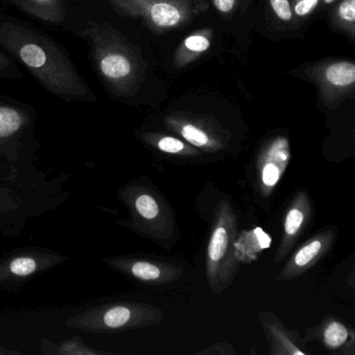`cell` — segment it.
<instances>
[{"label": "cell", "mask_w": 355, "mask_h": 355, "mask_svg": "<svg viewBox=\"0 0 355 355\" xmlns=\"http://www.w3.org/2000/svg\"><path fill=\"white\" fill-rule=\"evenodd\" d=\"M145 140L161 153L182 157H200L201 151L180 139L164 135L147 134Z\"/></svg>", "instance_id": "17"}, {"label": "cell", "mask_w": 355, "mask_h": 355, "mask_svg": "<svg viewBox=\"0 0 355 355\" xmlns=\"http://www.w3.org/2000/svg\"><path fill=\"white\" fill-rule=\"evenodd\" d=\"M259 321L273 355H306L298 334L288 329L273 313H259Z\"/></svg>", "instance_id": "9"}, {"label": "cell", "mask_w": 355, "mask_h": 355, "mask_svg": "<svg viewBox=\"0 0 355 355\" xmlns=\"http://www.w3.org/2000/svg\"><path fill=\"white\" fill-rule=\"evenodd\" d=\"M336 236L338 230L334 226H328L320 230L295 251L275 278V282H291L306 273L331 250Z\"/></svg>", "instance_id": "7"}, {"label": "cell", "mask_w": 355, "mask_h": 355, "mask_svg": "<svg viewBox=\"0 0 355 355\" xmlns=\"http://www.w3.org/2000/svg\"><path fill=\"white\" fill-rule=\"evenodd\" d=\"M290 140L277 136L261 146L257 159V189L263 197H269L279 184L290 164Z\"/></svg>", "instance_id": "6"}, {"label": "cell", "mask_w": 355, "mask_h": 355, "mask_svg": "<svg viewBox=\"0 0 355 355\" xmlns=\"http://www.w3.org/2000/svg\"><path fill=\"white\" fill-rule=\"evenodd\" d=\"M21 11L36 19L51 24H61L67 20V7L64 0H9Z\"/></svg>", "instance_id": "12"}, {"label": "cell", "mask_w": 355, "mask_h": 355, "mask_svg": "<svg viewBox=\"0 0 355 355\" xmlns=\"http://www.w3.org/2000/svg\"><path fill=\"white\" fill-rule=\"evenodd\" d=\"M315 338L321 340L322 344L334 352L351 354L354 351V334L352 330L338 320L327 317L313 330Z\"/></svg>", "instance_id": "11"}, {"label": "cell", "mask_w": 355, "mask_h": 355, "mask_svg": "<svg viewBox=\"0 0 355 355\" xmlns=\"http://www.w3.org/2000/svg\"><path fill=\"white\" fill-rule=\"evenodd\" d=\"M313 217V205L309 193L299 190L295 193L286 209L282 240L276 250L274 263H282L294 248Z\"/></svg>", "instance_id": "8"}, {"label": "cell", "mask_w": 355, "mask_h": 355, "mask_svg": "<svg viewBox=\"0 0 355 355\" xmlns=\"http://www.w3.org/2000/svg\"><path fill=\"white\" fill-rule=\"evenodd\" d=\"M10 269L15 275L28 276L36 271L37 263L32 257H18L12 261Z\"/></svg>", "instance_id": "21"}, {"label": "cell", "mask_w": 355, "mask_h": 355, "mask_svg": "<svg viewBox=\"0 0 355 355\" xmlns=\"http://www.w3.org/2000/svg\"><path fill=\"white\" fill-rule=\"evenodd\" d=\"M22 78L24 73L16 65L15 62L3 49H0V78L20 80Z\"/></svg>", "instance_id": "20"}, {"label": "cell", "mask_w": 355, "mask_h": 355, "mask_svg": "<svg viewBox=\"0 0 355 355\" xmlns=\"http://www.w3.org/2000/svg\"><path fill=\"white\" fill-rule=\"evenodd\" d=\"M83 37L90 49L95 72L107 90L118 96L136 92L141 78V62L134 47L105 22L88 20Z\"/></svg>", "instance_id": "2"}, {"label": "cell", "mask_w": 355, "mask_h": 355, "mask_svg": "<svg viewBox=\"0 0 355 355\" xmlns=\"http://www.w3.org/2000/svg\"><path fill=\"white\" fill-rule=\"evenodd\" d=\"M251 0H243V3H244V7H243V10L246 9L248 7L249 3H250Z\"/></svg>", "instance_id": "26"}, {"label": "cell", "mask_w": 355, "mask_h": 355, "mask_svg": "<svg viewBox=\"0 0 355 355\" xmlns=\"http://www.w3.org/2000/svg\"><path fill=\"white\" fill-rule=\"evenodd\" d=\"M239 1L240 0H213L216 9L223 15L232 13L236 10V6L239 5Z\"/></svg>", "instance_id": "25"}, {"label": "cell", "mask_w": 355, "mask_h": 355, "mask_svg": "<svg viewBox=\"0 0 355 355\" xmlns=\"http://www.w3.org/2000/svg\"><path fill=\"white\" fill-rule=\"evenodd\" d=\"M116 13L142 19L155 31L180 28L207 8L203 0H109Z\"/></svg>", "instance_id": "4"}, {"label": "cell", "mask_w": 355, "mask_h": 355, "mask_svg": "<svg viewBox=\"0 0 355 355\" xmlns=\"http://www.w3.org/2000/svg\"><path fill=\"white\" fill-rule=\"evenodd\" d=\"M211 46V37L205 34H194L182 42L180 51L176 55V63L184 66L192 59L205 53Z\"/></svg>", "instance_id": "18"}, {"label": "cell", "mask_w": 355, "mask_h": 355, "mask_svg": "<svg viewBox=\"0 0 355 355\" xmlns=\"http://www.w3.org/2000/svg\"><path fill=\"white\" fill-rule=\"evenodd\" d=\"M169 123L171 128H173L189 144L196 147L199 150H205V153H217L224 147L221 141L211 136L198 124L193 122L175 121V120H171Z\"/></svg>", "instance_id": "16"}, {"label": "cell", "mask_w": 355, "mask_h": 355, "mask_svg": "<svg viewBox=\"0 0 355 355\" xmlns=\"http://www.w3.org/2000/svg\"><path fill=\"white\" fill-rule=\"evenodd\" d=\"M198 354H219V355H230L234 354V347L230 346L227 343H217V344L209 346L205 350L200 351Z\"/></svg>", "instance_id": "24"}, {"label": "cell", "mask_w": 355, "mask_h": 355, "mask_svg": "<svg viewBox=\"0 0 355 355\" xmlns=\"http://www.w3.org/2000/svg\"><path fill=\"white\" fill-rule=\"evenodd\" d=\"M270 6L274 13L282 21H291L293 18L292 5L290 0H270Z\"/></svg>", "instance_id": "22"}, {"label": "cell", "mask_w": 355, "mask_h": 355, "mask_svg": "<svg viewBox=\"0 0 355 355\" xmlns=\"http://www.w3.org/2000/svg\"><path fill=\"white\" fill-rule=\"evenodd\" d=\"M30 121V114L26 109L16 103L0 101V141L17 136Z\"/></svg>", "instance_id": "15"}, {"label": "cell", "mask_w": 355, "mask_h": 355, "mask_svg": "<svg viewBox=\"0 0 355 355\" xmlns=\"http://www.w3.org/2000/svg\"><path fill=\"white\" fill-rule=\"evenodd\" d=\"M324 3H327V5H329V3H334L336 0H323Z\"/></svg>", "instance_id": "27"}, {"label": "cell", "mask_w": 355, "mask_h": 355, "mask_svg": "<svg viewBox=\"0 0 355 355\" xmlns=\"http://www.w3.org/2000/svg\"><path fill=\"white\" fill-rule=\"evenodd\" d=\"M270 244L271 238L261 228L244 230L234 241V257L240 265L252 263Z\"/></svg>", "instance_id": "13"}, {"label": "cell", "mask_w": 355, "mask_h": 355, "mask_svg": "<svg viewBox=\"0 0 355 355\" xmlns=\"http://www.w3.org/2000/svg\"><path fill=\"white\" fill-rule=\"evenodd\" d=\"M336 24L353 36L355 26V0H343L334 15Z\"/></svg>", "instance_id": "19"}, {"label": "cell", "mask_w": 355, "mask_h": 355, "mask_svg": "<svg viewBox=\"0 0 355 355\" xmlns=\"http://www.w3.org/2000/svg\"><path fill=\"white\" fill-rule=\"evenodd\" d=\"M138 189L132 198L141 230L161 245L173 244L178 236V228L171 207L157 191Z\"/></svg>", "instance_id": "5"}, {"label": "cell", "mask_w": 355, "mask_h": 355, "mask_svg": "<svg viewBox=\"0 0 355 355\" xmlns=\"http://www.w3.org/2000/svg\"><path fill=\"white\" fill-rule=\"evenodd\" d=\"M122 266L137 279L146 284H157V286H163V284L176 282L184 274V270L182 268L168 261L134 259V261L123 263Z\"/></svg>", "instance_id": "10"}, {"label": "cell", "mask_w": 355, "mask_h": 355, "mask_svg": "<svg viewBox=\"0 0 355 355\" xmlns=\"http://www.w3.org/2000/svg\"><path fill=\"white\" fill-rule=\"evenodd\" d=\"M0 45L26 66L53 96L74 103H95L94 91L82 78L67 53L44 33L0 16Z\"/></svg>", "instance_id": "1"}, {"label": "cell", "mask_w": 355, "mask_h": 355, "mask_svg": "<svg viewBox=\"0 0 355 355\" xmlns=\"http://www.w3.org/2000/svg\"><path fill=\"white\" fill-rule=\"evenodd\" d=\"M320 78L327 92H346L354 85L355 65L349 61L334 62L324 68Z\"/></svg>", "instance_id": "14"}, {"label": "cell", "mask_w": 355, "mask_h": 355, "mask_svg": "<svg viewBox=\"0 0 355 355\" xmlns=\"http://www.w3.org/2000/svg\"><path fill=\"white\" fill-rule=\"evenodd\" d=\"M319 0H293V13L298 17H306L317 8Z\"/></svg>", "instance_id": "23"}, {"label": "cell", "mask_w": 355, "mask_h": 355, "mask_svg": "<svg viewBox=\"0 0 355 355\" xmlns=\"http://www.w3.org/2000/svg\"><path fill=\"white\" fill-rule=\"evenodd\" d=\"M238 236V219L232 203L220 200L215 209L211 236L207 244L205 274L213 293L230 288L240 263L234 257V241Z\"/></svg>", "instance_id": "3"}]
</instances>
